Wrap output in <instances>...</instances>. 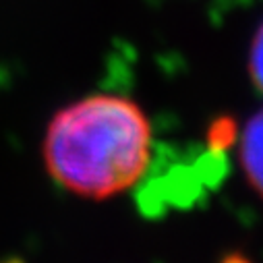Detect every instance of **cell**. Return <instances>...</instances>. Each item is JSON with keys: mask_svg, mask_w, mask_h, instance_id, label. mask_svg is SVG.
<instances>
[{"mask_svg": "<svg viewBox=\"0 0 263 263\" xmlns=\"http://www.w3.org/2000/svg\"><path fill=\"white\" fill-rule=\"evenodd\" d=\"M152 160V124L124 96H85L54 114L44 137L50 176L87 199H110L133 186Z\"/></svg>", "mask_w": 263, "mask_h": 263, "instance_id": "cell-1", "label": "cell"}, {"mask_svg": "<svg viewBox=\"0 0 263 263\" xmlns=\"http://www.w3.org/2000/svg\"><path fill=\"white\" fill-rule=\"evenodd\" d=\"M249 75L253 85L263 93V25L257 29L249 52Z\"/></svg>", "mask_w": 263, "mask_h": 263, "instance_id": "cell-4", "label": "cell"}, {"mask_svg": "<svg viewBox=\"0 0 263 263\" xmlns=\"http://www.w3.org/2000/svg\"><path fill=\"white\" fill-rule=\"evenodd\" d=\"M236 143L245 178L263 199V108L247 120Z\"/></svg>", "mask_w": 263, "mask_h": 263, "instance_id": "cell-2", "label": "cell"}, {"mask_svg": "<svg viewBox=\"0 0 263 263\" xmlns=\"http://www.w3.org/2000/svg\"><path fill=\"white\" fill-rule=\"evenodd\" d=\"M222 263H253L249 257H245L242 253H230L222 259Z\"/></svg>", "mask_w": 263, "mask_h": 263, "instance_id": "cell-5", "label": "cell"}, {"mask_svg": "<svg viewBox=\"0 0 263 263\" xmlns=\"http://www.w3.org/2000/svg\"><path fill=\"white\" fill-rule=\"evenodd\" d=\"M238 133H240L238 124L232 118L222 116V118H218L210 126V130H208V143H210L212 149L222 152V149H228L230 145H234L238 141Z\"/></svg>", "mask_w": 263, "mask_h": 263, "instance_id": "cell-3", "label": "cell"}]
</instances>
